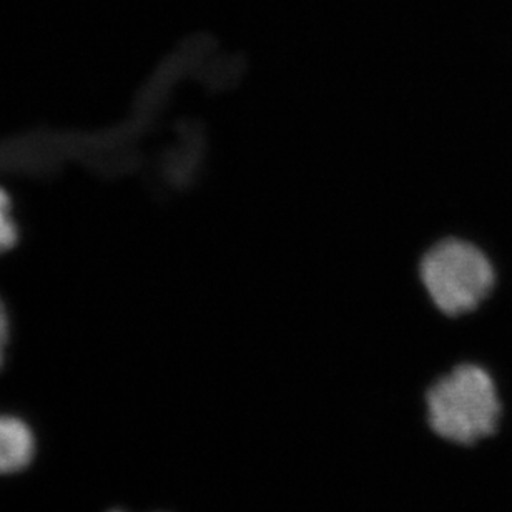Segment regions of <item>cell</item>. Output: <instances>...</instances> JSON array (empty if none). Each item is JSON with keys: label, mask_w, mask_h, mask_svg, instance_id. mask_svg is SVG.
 <instances>
[{"label": "cell", "mask_w": 512, "mask_h": 512, "mask_svg": "<svg viewBox=\"0 0 512 512\" xmlns=\"http://www.w3.org/2000/svg\"><path fill=\"white\" fill-rule=\"evenodd\" d=\"M424 419L444 443L474 448L498 434L504 398L493 371L479 361L463 360L426 386Z\"/></svg>", "instance_id": "6da1fadb"}, {"label": "cell", "mask_w": 512, "mask_h": 512, "mask_svg": "<svg viewBox=\"0 0 512 512\" xmlns=\"http://www.w3.org/2000/svg\"><path fill=\"white\" fill-rule=\"evenodd\" d=\"M419 281L429 303L449 320L471 315L493 291V263L473 243L444 238L419 260Z\"/></svg>", "instance_id": "7a4b0ae2"}, {"label": "cell", "mask_w": 512, "mask_h": 512, "mask_svg": "<svg viewBox=\"0 0 512 512\" xmlns=\"http://www.w3.org/2000/svg\"><path fill=\"white\" fill-rule=\"evenodd\" d=\"M37 453L34 429L19 416L0 414V478L30 468Z\"/></svg>", "instance_id": "3957f363"}, {"label": "cell", "mask_w": 512, "mask_h": 512, "mask_svg": "<svg viewBox=\"0 0 512 512\" xmlns=\"http://www.w3.org/2000/svg\"><path fill=\"white\" fill-rule=\"evenodd\" d=\"M20 240V228L14 213V200L10 193L0 185V256L7 255L17 248Z\"/></svg>", "instance_id": "277c9868"}, {"label": "cell", "mask_w": 512, "mask_h": 512, "mask_svg": "<svg viewBox=\"0 0 512 512\" xmlns=\"http://www.w3.org/2000/svg\"><path fill=\"white\" fill-rule=\"evenodd\" d=\"M10 336H12V320H10L9 308L0 295V371L4 370L5 361H7Z\"/></svg>", "instance_id": "5b68a950"}, {"label": "cell", "mask_w": 512, "mask_h": 512, "mask_svg": "<svg viewBox=\"0 0 512 512\" xmlns=\"http://www.w3.org/2000/svg\"><path fill=\"white\" fill-rule=\"evenodd\" d=\"M107 512H127L124 511V509H110V511ZM153 512H170V511H153Z\"/></svg>", "instance_id": "8992f818"}]
</instances>
